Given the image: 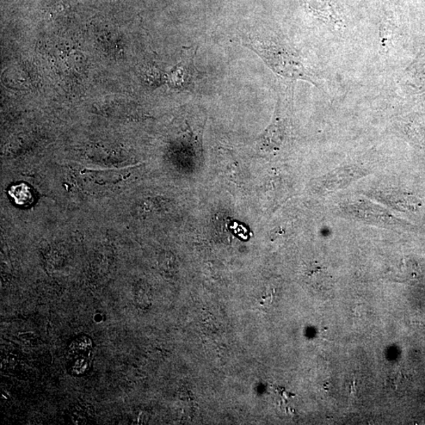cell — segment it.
Here are the masks:
<instances>
[{"label":"cell","instance_id":"cell-5","mask_svg":"<svg viewBox=\"0 0 425 425\" xmlns=\"http://www.w3.org/2000/svg\"><path fill=\"white\" fill-rule=\"evenodd\" d=\"M71 351L75 355L84 356L91 350V342L87 337H80L72 343Z\"/></svg>","mask_w":425,"mask_h":425},{"label":"cell","instance_id":"cell-3","mask_svg":"<svg viewBox=\"0 0 425 425\" xmlns=\"http://www.w3.org/2000/svg\"><path fill=\"white\" fill-rule=\"evenodd\" d=\"M285 137L283 126L278 121H274L258 140V145L263 151L279 149Z\"/></svg>","mask_w":425,"mask_h":425},{"label":"cell","instance_id":"cell-1","mask_svg":"<svg viewBox=\"0 0 425 425\" xmlns=\"http://www.w3.org/2000/svg\"><path fill=\"white\" fill-rule=\"evenodd\" d=\"M252 49L273 69L282 76L292 78H307L304 66L298 59L276 45L260 44L256 40H251L244 44Z\"/></svg>","mask_w":425,"mask_h":425},{"label":"cell","instance_id":"cell-4","mask_svg":"<svg viewBox=\"0 0 425 425\" xmlns=\"http://www.w3.org/2000/svg\"><path fill=\"white\" fill-rule=\"evenodd\" d=\"M9 194L13 197L17 205H30L33 201L29 188L24 184L11 187Z\"/></svg>","mask_w":425,"mask_h":425},{"label":"cell","instance_id":"cell-6","mask_svg":"<svg viewBox=\"0 0 425 425\" xmlns=\"http://www.w3.org/2000/svg\"><path fill=\"white\" fill-rule=\"evenodd\" d=\"M89 366V362L84 359H77L72 366L73 374L80 375L86 371Z\"/></svg>","mask_w":425,"mask_h":425},{"label":"cell","instance_id":"cell-2","mask_svg":"<svg viewBox=\"0 0 425 425\" xmlns=\"http://www.w3.org/2000/svg\"><path fill=\"white\" fill-rule=\"evenodd\" d=\"M196 49L187 48L184 53L182 61L172 70L170 75V82L174 88L192 89L196 79L199 77L194 64Z\"/></svg>","mask_w":425,"mask_h":425}]
</instances>
